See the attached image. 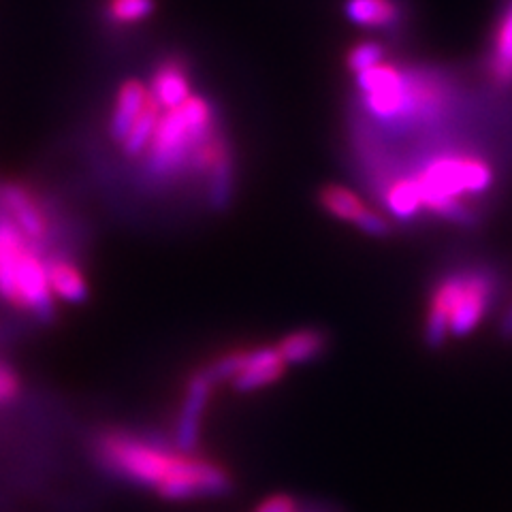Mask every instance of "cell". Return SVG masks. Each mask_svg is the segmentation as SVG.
<instances>
[{
  "mask_svg": "<svg viewBox=\"0 0 512 512\" xmlns=\"http://www.w3.org/2000/svg\"><path fill=\"white\" fill-rule=\"evenodd\" d=\"M301 502L291 493H271L252 508V512H299Z\"/></svg>",
  "mask_w": 512,
  "mask_h": 512,
  "instance_id": "ffe728a7",
  "label": "cell"
},
{
  "mask_svg": "<svg viewBox=\"0 0 512 512\" xmlns=\"http://www.w3.org/2000/svg\"><path fill=\"white\" fill-rule=\"evenodd\" d=\"M94 457L103 470L126 483L152 489L169 502L220 498L233 487L220 463L124 429H105L94 440Z\"/></svg>",
  "mask_w": 512,
  "mask_h": 512,
  "instance_id": "6da1fadb",
  "label": "cell"
},
{
  "mask_svg": "<svg viewBox=\"0 0 512 512\" xmlns=\"http://www.w3.org/2000/svg\"><path fill=\"white\" fill-rule=\"evenodd\" d=\"M150 88L146 84L139 82V79H126V82L120 86L114 109H111V118H109V137L116 143H122L124 137L131 131V126L139 118V114L150 101Z\"/></svg>",
  "mask_w": 512,
  "mask_h": 512,
  "instance_id": "8fae6325",
  "label": "cell"
},
{
  "mask_svg": "<svg viewBox=\"0 0 512 512\" xmlns=\"http://www.w3.org/2000/svg\"><path fill=\"white\" fill-rule=\"evenodd\" d=\"M216 384L218 382L212 376V372L207 370V365L197 370L188 380L184 404L178 416V427H175V442H178V446L184 448V451H192V446L199 440L203 412L207 408V402H210V395Z\"/></svg>",
  "mask_w": 512,
  "mask_h": 512,
  "instance_id": "ba28073f",
  "label": "cell"
},
{
  "mask_svg": "<svg viewBox=\"0 0 512 512\" xmlns=\"http://www.w3.org/2000/svg\"><path fill=\"white\" fill-rule=\"evenodd\" d=\"M382 203L387 205V210L402 222H408L419 216L423 210V201L419 195V188L412 175H397L382 184L380 188Z\"/></svg>",
  "mask_w": 512,
  "mask_h": 512,
  "instance_id": "5bb4252c",
  "label": "cell"
},
{
  "mask_svg": "<svg viewBox=\"0 0 512 512\" xmlns=\"http://www.w3.org/2000/svg\"><path fill=\"white\" fill-rule=\"evenodd\" d=\"M412 178L425 210L455 224L476 222L466 199L483 195L495 182L489 163L478 154L457 150L431 154Z\"/></svg>",
  "mask_w": 512,
  "mask_h": 512,
  "instance_id": "3957f363",
  "label": "cell"
},
{
  "mask_svg": "<svg viewBox=\"0 0 512 512\" xmlns=\"http://www.w3.org/2000/svg\"><path fill=\"white\" fill-rule=\"evenodd\" d=\"M495 297V276L485 269H463L444 276L429 297L425 342L440 348L448 335H470L489 312Z\"/></svg>",
  "mask_w": 512,
  "mask_h": 512,
  "instance_id": "5b68a950",
  "label": "cell"
},
{
  "mask_svg": "<svg viewBox=\"0 0 512 512\" xmlns=\"http://www.w3.org/2000/svg\"><path fill=\"white\" fill-rule=\"evenodd\" d=\"M286 361L280 357L276 346L246 348L244 359L235 376L231 378V387L239 393H252L278 382L284 376Z\"/></svg>",
  "mask_w": 512,
  "mask_h": 512,
  "instance_id": "9c48e42d",
  "label": "cell"
},
{
  "mask_svg": "<svg viewBox=\"0 0 512 512\" xmlns=\"http://www.w3.org/2000/svg\"><path fill=\"white\" fill-rule=\"evenodd\" d=\"M47 267V280H50V288L54 297L67 301V303H84L88 299V280L84 276L82 267H79L73 259L64 254L45 256Z\"/></svg>",
  "mask_w": 512,
  "mask_h": 512,
  "instance_id": "7c38bea8",
  "label": "cell"
},
{
  "mask_svg": "<svg viewBox=\"0 0 512 512\" xmlns=\"http://www.w3.org/2000/svg\"><path fill=\"white\" fill-rule=\"evenodd\" d=\"M20 395V378L7 363L0 361V406L11 404Z\"/></svg>",
  "mask_w": 512,
  "mask_h": 512,
  "instance_id": "44dd1931",
  "label": "cell"
},
{
  "mask_svg": "<svg viewBox=\"0 0 512 512\" xmlns=\"http://www.w3.org/2000/svg\"><path fill=\"white\" fill-rule=\"evenodd\" d=\"M154 9H156L154 0H111L107 13L111 22L128 26V24H137L150 18Z\"/></svg>",
  "mask_w": 512,
  "mask_h": 512,
  "instance_id": "ac0fdd59",
  "label": "cell"
},
{
  "mask_svg": "<svg viewBox=\"0 0 512 512\" xmlns=\"http://www.w3.org/2000/svg\"><path fill=\"white\" fill-rule=\"evenodd\" d=\"M344 15L361 28H393L402 18V9L395 0H346Z\"/></svg>",
  "mask_w": 512,
  "mask_h": 512,
  "instance_id": "9a60e30c",
  "label": "cell"
},
{
  "mask_svg": "<svg viewBox=\"0 0 512 512\" xmlns=\"http://www.w3.org/2000/svg\"><path fill=\"white\" fill-rule=\"evenodd\" d=\"M382 62H384V47L376 41H361L357 45H352L350 52L346 54V67L355 75L372 67H378Z\"/></svg>",
  "mask_w": 512,
  "mask_h": 512,
  "instance_id": "d6986e66",
  "label": "cell"
},
{
  "mask_svg": "<svg viewBox=\"0 0 512 512\" xmlns=\"http://www.w3.org/2000/svg\"><path fill=\"white\" fill-rule=\"evenodd\" d=\"M220 131L214 105L199 94L165 109L148 150L143 152V173L150 182H171L192 175L197 152Z\"/></svg>",
  "mask_w": 512,
  "mask_h": 512,
  "instance_id": "7a4b0ae2",
  "label": "cell"
},
{
  "mask_svg": "<svg viewBox=\"0 0 512 512\" xmlns=\"http://www.w3.org/2000/svg\"><path fill=\"white\" fill-rule=\"evenodd\" d=\"M0 299L15 310L30 312L41 323L54 318L45 256L5 212L0 216Z\"/></svg>",
  "mask_w": 512,
  "mask_h": 512,
  "instance_id": "277c9868",
  "label": "cell"
},
{
  "mask_svg": "<svg viewBox=\"0 0 512 512\" xmlns=\"http://www.w3.org/2000/svg\"><path fill=\"white\" fill-rule=\"evenodd\" d=\"M318 203L333 218L348 222L352 227H357L372 237H389L393 231L391 220L387 216L372 210L370 205L346 186H323L318 192Z\"/></svg>",
  "mask_w": 512,
  "mask_h": 512,
  "instance_id": "52a82bcc",
  "label": "cell"
},
{
  "mask_svg": "<svg viewBox=\"0 0 512 512\" xmlns=\"http://www.w3.org/2000/svg\"><path fill=\"white\" fill-rule=\"evenodd\" d=\"M299 512H340V510L323 502H306L299 506Z\"/></svg>",
  "mask_w": 512,
  "mask_h": 512,
  "instance_id": "7402d4cb",
  "label": "cell"
},
{
  "mask_svg": "<svg viewBox=\"0 0 512 512\" xmlns=\"http://www.w3.org/2000/svg\"><path fill=\"white\" fill-rule=\"evenodd\" d=\"M150 92L163 109H173L184 103L192 94L186 64L178 58H167L165 62H160L152 75Z\"/></svg>",
  "mask_w": 512,
  "mask_h": 512,
  "instance_id": "4fadbf2b",
  "label": "cell"
},
{
  "mask_svg": "<svg viewBox=\"0 0 512 512\" xmlns=\"http://www.w3.org/2000/svg\"><path fill=\"white\" fill-rule=\"evenodd\" d=\"M280 357L286 365H301L310 363L318 357H323L327 348V335L320 329H297L293 333L284 335L276 344Z\"/></svg>",
  "mask_w": 512,
  "mask_h": 512,
  "instance_id": "2e32d148",
  "label": "cell"
},
{
  "mask_svg": "<svg viewBox=\"0 0 512 512\" xmlns=\"http://www.w3.org/2000/svg\"><path fill=\"white\" fill-rule=\"evenodd\" d=\"M487 75L493 86L512 88V0H506L500 18L495 22L487 52Z\"/></svg>",
  "mask_w": 512,
  "mask_h": 512,
  "instance_id": "30bf717a",
  "label": "cell"
},
{
  "mask_svg": "<svg viewBox=\"0 0 512 512\" xmlns=\"http://www.w3.org/2000/svg\"><path fill=\"white\" fill-rule=\"evenodd\" d=\"M160 116H163V107L156 103L154 96H150V101L146 103V107H143L139 118L131 126V131H128V135L120 143L122 154L126 158H139V156H143V152L148 150L150 141L156 133Z\"/></svg>",
  "mask_w": 512,
  "mask_h": 512,
  "instance_id": "e0dca14e",
  "label": "cell"
},
{
  "mask_svg": "<svg viewBox=\"0 0 512 512\" xmlns=\"http://www.w3.org/2000/svg\"><path fill=\"white\" fill-rule=\"evenodd\" d=\"M0 203H3L0 205L3 212L18 224V229L32 244L43 248L47 242H52V216L35 190L24 184H3L0 186Z\"/></svg>",
  "mask_w": 512,
  "mask_h": 512,
  "instance_id": "8992f818",
  "label": "cell"
}]
</instances>
